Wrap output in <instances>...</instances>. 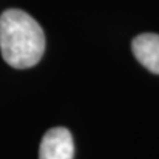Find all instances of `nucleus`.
<instances>
[{
	"label": "nucleus",
	"instance_id": "obj_1",
	"mask_svg": "<svg viewBox=\"0 0 159 159\" xmlns=\"http://www.w3.org/2000/svg\"><path fill=\"white\" fill-rule=\"evenodd\" d=\"M0 51L12 68L34 66L45 51L43 28L21 9H7L0 16Z\"/></svg>",
	"mask_w": 159,
	"mask_h": 159
},
{
	"label": "nucleus",
	"instance_id": "obj_3",
	"mask_svg": "<svg viewBox=\"0 0 159 159\" xmlns=\"http://www.w3.org/2000/svg\"><path fill=\"white\" fill-rule=\"evenodd\" d=\"M135 58L151 73L159 74V34L142 33L131 43Z\"/></svg>",
	"mask_w": 159,
	"mask_h": 159
},
{
	"label": "nucleus",
	"instance_id": "obj_2",
	"mask_svg": "<svg viewBox=\"0 0 159 159\" xmlns=\"http://www.w3.org/2000/svg\"><path fill=\"white\" fill-rule=\"evenodd\" d=\"M40 159H73L74 143L70 131L65 127H54L45 133L40 143Z\"/></svg>",
	"mask_w": 159,
	"mask_h": 159
}]
</instances>
